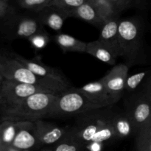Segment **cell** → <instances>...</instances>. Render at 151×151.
Listing matches in <instances>:
<instances>
[{"label":"cell","mask_w":151,"mask_h":151,"mask_svg":"<svg viewBox=\"0 0 151 151\" xmlns=\"http://www.w3.org/2000/svg\"><path fill=\"white\" fill-rule=\"evenodd\" d=\"M59 93L38 92L29 96L20 104L10 109H0V122H31L47 118Z\"/></svg>","instance_id":"1"},{"label":"cell","mask_w":151,"mask_h":151,"mask_svg":"<svg viewBox=\"0 0 151 151\" xmlns=\"http://www.w3.org/2000/svg\"><path fill=\"white\" fill-rule=\"evenodd\" d=\"M141 23L136 19L119 20L118 43L119 56L125 59L129 66L145 63Z\"/></svg>","instance_id":"2"},{"label":"cell","mask_w":151,"mask_h":151,"mask_svg":"<svg viewBox=\"0 0 151 151\" xmlns=\"http://www.w3.org/2000/svg\"><path fill=\"white\" fill-rule=\"evenodd\" d=\"M0 55L1 75L4 80L41 87L55 93H60L70 88L60 83L43 79L36 76L11 55L4 53H0Z\"/></svg>","instance_id":"3"},{"label":"cell","mask_w":151,"mask_h":151,"mask_svg":"<svg viewBox=\"0 0 151 151\" xmlns=\"http://www.w3.org/2000/svg\"><path fill=\"white\" fill-rule=\"evenodd\" d=\"M80 92L77 88H69L59 93L55 99L47 118L78 116L91 111L101 109Z\"/></svg>","instance_id":"4"},{"label":"cell","mask_w":151,"mask_h":151,"mask_svg":"<svg viewBox=\"0 0 151 151\" xmlns=\"http://www.w3.org/2000/svg\"><path fill=\"white\" fill-rule=\"evenodd\" d=\"M110 108L91 111L78 116L75 125L69 127L67 134L86 150L110 118L112 112Z\"/></svg>","instance_id":"5"},{"label":"cell","mask_w":151,"mask_h":151,"mask_svg":"<svg viewBox=\"0 0 151 151\" xmlns=\"http://www.w3.org/2000/svg\"><path fill=\"white\" fill-rule=\"evenodd\" d=\"M44 29L36 16L19 10L7 14L0 19V32L8 40L28 38L35 32Z\"/></svg>","instance_id":"6"},{"label":"cell","mask_w":151,"mask_h":151,"mask_svg":"<svg viewBox=\"0 0 151 151\" xmlns=\"http://www.w3.org/2000/svg\"><path fill=\"white\" fill-rule=\"evenodd\" d=\"M150 82L140 86L125 99L124 111L129 116L137 131L151 126Z\"/></svg>","instance_id":"7"},{"label":"cell","mask_w":151,"mask_h":151,"mask_svg":"<svg viewBox=\"0 0 151 151\" xmlns=\"http://www.w3.org/2000/svg\"><path fill=\"white\" fill-rule=\"evenodd\" d=\"M38 92L55 93L41 87L4 80L0 87V109L18 106L29 96Z\"/></svg>","instance_id":"8"},{"label":"cell","mask_w":151,"mask_h":151,"mask_svg":"<svg viewBox=\"0 0 151 151\" xmlns=\"http://www.w3.org/2000/svg\"><path fill=\"white\" fill-rule=\"evenodd\" d=\"M11 55L36 76L43 79L55 81L66 86L70 87V83L66 77L63 75V73L55 68L44 64L41 61L40 56H36L32 59H27L16 52H12Z\"/></svg>","instance_id":"9"},{"label":"cell","mask_w":151,"mask_h":151,"mask_svg":"<svg viewBox=\"0 0 151 151\" xmlns=\"http://www.w3.org/2000/svg\"><path fill=\"white\" fill-rule=\"evenodd\" d=\"M128 67L125 63L115 64L100 79L110 95L118 102L124 94L125 81L128 76Z\"/></svg>","instance_id":"10"},{"label":"cell","mask_w":151,"mask_h":151,"mask_svg":"<svg viewBox=\"0 0 151 151\" xmlns=\"http://www.w3.org/2000/svg\"><path fill=\"white\" fill-rule=\"evenodd\" d=\"M34 125L39 147L55 145L65 137L69 127H59L43 119L34 122Z\"/></svg>","instance_id":"11"},{"label":"cell","mask_w":151,"mask_h":151,"mask_svg":"<svg viewBox=\"0 0 151 151\" xmlns=\"http://www.w3.org/2000/svg\"><path fill=\"white\" fill-rule=\"evenodd\" d=\"M77 89L102 109L111 107L117 102L110 95L100 80L88 83Z\"/></svg>","instance_id":"12"},{"label":"cell","mask_w":151,"mask_h":151,"mask_svg":"<svg viewBox=\"0 0 151 151\" xmlns=\"http://www.w3.org/2000/svg\"><path fill=\"white\" fill-rule=\"evenodd\" d=\"M10 147L22 151H32L38 148L34 122H21L20 127Z\"/></svg>","instance_id":"13"},{"label":"cell","mask_w":151,"mask_h":151,"mask_svg":"<svg viewBox=\"0 0 151 151\" xmlns=\"http://www.w3.org/2000/svg\"><path fill=\"white\" fill-rule=\"evenodd\" d=\"M111 122L116 141L135 137L137 131L131 118L123 111H112Z\"/></svg>","instance_id":"14"},{"label":"cell","mask_w":151,"mask_h":151,"mask_svg":"<svg viewBox=\"0 0 151 151\" xmlns=\"http://www.w3.org/2000/svg\"><path fill=\"white\" fill-rule=\"evenodd\" d=\"M120 19L115 18L107 21L101 27L98 40L111 51L117 58L119 57V43H118V27Z\"/></svg>","instance_id":"15"},{"label":"cell","mask_w":151,"mask_h":151,"mask_svg":"<svg viewBox=\"0 0 151 151\" xmlns=\"http://www.w3.org/2000/svg\"><path fill=\"white\" fill-rule=\"evenodd\" d=\"M35 16L43 27L47 26L55 31H60L68 18L66 12L51 6L35 14Z\"/></svg>","instance_id":"16"},{"label":"cell","mask_w":151,"mask_h":151,"mask_svg":"<svg viewBox=\"0 0 151 151\" xmlns=\"http://www.w3.org/2000/svg\"><path fill=\"white\" fill-rule=\"evenodd\" d=\"M67 15L68 18H75V19H81L100 29L105 23L96 9L88 2V0H86V2L82 5L67 12Z\"/></svg>","instance_id":"17"},{"label":"cell","mask_w":151,"mask_h":151,"mask_svg":"<svg viewBox=\"0 0 151 151\" xmlns=\"http://www.w3.org/2000/svg\"><path fill=\"white\" fill-rule=\"evenodd\" d=\"M85 53L91 55L98 60L111 66H114L117 59L111 51L98 39L87 43Z\"/></svg>","instance_id":"18"},{"label":"cell","mask_w":151,"mask_h":151,"mask_svg":"<svg viewBox=\"0 0 151 151\" xmlns=\"http://www.w3.org/2000/svg\"><path fill=\"white\" fill-rule=\"evenodd\" d=\"M54 41L63 52H81L85 53L86 42L77 39L75 37L65 33L56 34Z\"/></svg>","instance_id":"19"},{"label":"cell","mask_w":151,"mask_h":151,"mask_svg":"<svg viewBox=\"0 0 151 151\" xmlns=\"http://www.w3.org/2000/svg\"><path fill=\"white\" fill-rule=\"evenodd\" d=\"M21 122H0V145L7 148L13 143L20 127Z\"/></svg>","instance_id":"20"},{"label":"cell","mask_w":151,"mask_h":151,"mask_svg":"<svg viewBox=\"0 0 151 151\" xmlns=\"http://www.w3.org/2000/svg\"><path fill=\"white\" fill-rule=\"evenodd\" d=\"M88 1L96 9L105 22L119 18V14L114 4L113 0H88Z\"/></svg>","instance_id":"21"},{"label":"cell","mask_w":151,"mask_h":151,"mask_svg":"<svg viewBox=\"0 0 151 151\" xmlns=\"http://www.w3.org/2000/svg\"><path fill=\"white\" fill-rule=\"evenodd\" d=\"M51 0H17L14 6L16 9H21L31 14H37L49 7Z\"/></svg>","instance_id":"22"},{"label":"cell","mask_w":151,"mask_h":151,"mask_svg":"<svg viewBox=\"0 0 151 151\" xmlns=\"http://www.w3.org/2000/svg\"><path fill=\"white\" fill-rule=\"evenodd\" d=\"M53 151H86L85 147L66 133L61 140L52 146Z\"/></svg>","instance_id":"23"},{"label":"cell","mask_w":151,"mask_h":151,"mask_svg":"<svg viewBox=\"0 0 151 151\" xmlns=\"http://www.w3.org/2000/svg\"><path fill=\"white\" fill-rule=\"evenodd\" d=\"M134 137L137 151H151V126L138 131Z\"/></svg>","instance_id":"24"},{"label":"cell","mask_w":151,"mask_h":151,"mask_svg":"<svg viewBox=\"0 0 151 151\" xmlns=\"http://www.w3.org/2000/svg\"><path fill=\"white\" fill-rule=\"evenodd\" d=\"M147 73H148V71H143V72H138V73L134 74L131 76H128L126 81H125L124 93L127 92L129 94H132L136 90L138 89L141 86Z\"/></svg>","instance_id":"25"},{"label":"cell","mask_w":151,"mask_h":151,"mask_svg":"<svg viewBox=\"0 0 151 151\" xmlns=\"http://www.w3.org/2000/svg\"><path fill=\"white\" fill-rule=\"evenodd\" d=\"M31 47L35 50H41L45 48L50 41L48 32L44 29L35 32L28 38Z\"/></svg>","instance_id":"26"},{"label":"cell","mask_w":151,"mask_h":151,"mask_svg":"<svg viewBox=\"0 0 151 151\" xmlns=\"http://www.w3.org/2000/svg\"><path fill=\"white\" fill-rule=\"evenodd\" d=\"M86 1V0H51L49 6L56 7L67 13L82 5Z\"/></svg>","instance_id":"27"},{"label":"cell","mask_w":151,"mask_h":151,"mask_svg":"<svg viewBox=\"0 0 151 151\" xmlns=\"http://www.w3.org/2000/svg\"><path fill=\"white\" fill-rule=\"evenodd\" d=\"M13 2L9 0H0V19L7 14L17 11Z\"/></svg>","instance_id":"28"},{"label":"cell","mask_w":151,"mask_h":151,"mask_svg":"<svg viewBox=\"0 0 151 151\" xmlns=\"http://www.w3.org/2000/svg\"><path fill=\"white\" fill-rule=\"evenodd\" d=\"M40 151H53V149H52V147H45V148L41 149Z\"/></svg>","instance_id":"29"},{"label":"cell","mask_w":151,"mask_h":151,"mask_svg":"<svg viewBox=\"0 0 151 151\" xmlns=\"http://www.w3.org/2000/svg\"><path fill=\"white\" fill-rule=\"evenodd\" d=\"M6 151H22V150H16V149L13 148L12 147H9L6 149Z\"/></svg>","instance_id":"30"},{"label":"cell","mask_w":151,"mask_h":151,"mask_svg":"<svg viewBox=\"0 0 151 151\" xmlns=\"http://www.w3.org/2000/svg\"><path fill=\"white\" fill-rule=\"evenodd\" d=\"M0 58H1V55H0ZM2 75H1V61H0V81H3Z\"/></svg>","instance_id":"31"},{"label":"cell","mask_w":151,"mask_h":151,"mask_svg":"<svg viewBox=\"0 0 151 151\" xmlns=\"http://www.w3.org/2000/svg\"><path fill=\"white\" fill-rule=\"evenodd\" d=\"M6 147H0V151H6Z\"/></svg>","instance_id":"32"},{"label":"cell","mask_w":151,"mask_h":151,"mask_svg":"<svg viewBox=\"0 0 151 151\" xmlns=\"http://www.w3.org/2000/svg\"><path fill=\"white\" fill-rule=\"evenodd\" d=\"M3 81H4V80H3ZM1 82H2V81H0V86H1Z\"/></svg>","instance_id":"33"},{"label":"cell","mask_w":151,"mask_h":151,"mask_svg":"<svg viewBox=\"0 0 151 151\" xmlns=\"http://www.w3.org/2000/svg\"><path fill=\"white\" fill-rule=\"evenodd\" d=\"M1 147V145H0V147Z\"/></svg>","instance_id":"34"},{"label":"cell","mask_w":151,"mask_h":151,"mask_svg":"<svg viewBox=\"0 0 151 151\" xmlns=\"http://www.w3.org/2000/svg\"><path fill=\"white\" fill-rule=\"evenodd\" d=\"M0 87H1V86H0Z\"/></svg>","instance_id":"35"},{"label":"cell","mask_w":151,"mask_h":151,"mask_svg":"<svg viewBox=\"0 0 151 151\" xmlns=\"http://www.w3.org/2000/svg\"><path fill=\"white\" fill-rule=\"evenodd\" d=\"M86 151H87V150H86Z\"/></svg>","instance_id":"36"}]
</instances>
